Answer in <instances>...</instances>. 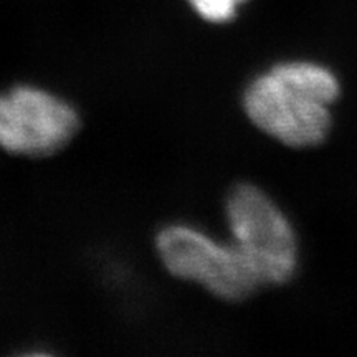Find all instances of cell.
<instances>
[{"label": "cell", "instance_id": "6da1fadb", "mask_svg": "<svg viewBox=\"0 0 357 357\" xmlns=\"http://www.w3.org/2000/svg\"><path fill=\"white\" fill-rule=\"evenodd\" d=\"M341 95L333 70L314 61H284L248 84L243 109L255 126L289 147L319 146L331 131Z\"/></svg>", "mask_w": 357, "mask_h": 357}, {"label": "cell", "instance_id": "7a4b0ae2", "mask_svg": "<svg viewBox=\"0 0 357 357\" xmlns=\"http://www.w3.org/2000/svg\"><path fill=\"white\" fill-rule=\"evenodd\" d=\"M234 243L248 258L263 284H281L298 266V243L280 207L253 184H238L227 197Z\"/></svg>", "mask_w": 357, "mask_h": 357}, {"label": "cell", "instance_id": "3957f363", "mask_svg": "<svg viewBox=\"0 0 357 357\" xmlns=\"http://www.w3.org/2000/svg\"><path fill=\"white\" fill-rule=\"evenodd\" d=\"M158 252L174 276L200 283L222 300L243 301L265 287L235 243H218L190 227L164 229L158 235Z\"/></svg>", "mask_w": 357, "mask_h": 357}, {"label": "cell", "instance_id": "277c9868", "mask_svg": "<svg viewBox=\"0 0 357 357\" xmlns=\"http://www.w3.org/2000/svg\"><path fill=\"white\" fill-rule=\"evenodd\" d=\"M79 119L68 102L33 86L0 95V147L10 154H56L78 132Z\"/></svg>", "mask_w": 357, "mask_h": 357}, {"label": "cell", "instance_id": "5b68a950", "mask_svg": "<svg viewBox=\"0 0 357 357\" xmlns=\"http://www.w3.org/2000/svg\"><path fill=\"white\" fill-rule=\"evenodd\" d=\"M189 2L205 20L222 24L234 19L238 6L245 0H189Z\"/></svg>", "mask_w": 357, "mask_h": 357}]
</instances>
